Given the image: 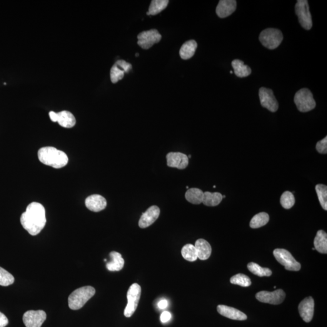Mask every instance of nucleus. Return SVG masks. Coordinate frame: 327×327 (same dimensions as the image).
Listing matches in <instances>:
<instances>
[{
	"label": "nucleus",
	"mask_w": 327,
	"mask_h": 327,
	"mask_svg": "<svg viewBox=\"0 0 327 327\" xmlns=\"http://www.w3.org/2000/svg\"><path fill=\"white\" fill-rule=\"evenodd\" d=\"M21 224L30 234L36 236L40 233L46 224V211L42 204L36 202L30 204L22 214Z\"/></svg>",
	"instance_id": "1"
},
{
	"label": "nucleus",
	"mask_w": 327,
	"mask_h": 327,
	"mask_svg": "<svg viewBox=\"0 0 327 327\" xmlns=\"http://www.w3.org/2000/svg\"><path fill=\"white\" fill-rule=\"evenodd\" d=\"M38 156L41 163L56 169L66 166L69 161L68 157L64 152L52 147H45L39 149Z\"/></svg>",
	"instance_id": "2"
},
{
	"label": "nucleus",
	"mask_w": 327,
	"mask_h": 327,
	"mask_svg": "<svg viewBox=\"0 0 327 327\" xmlns=\"http://www.w3.org/2000/svg\"><path fill=\"white\" fill-rule=\"evenodd\" d=\"M96 292V289L91 286L82 287L76 289L69 297V308L73 310L81 308L95 295Z\"/></svg>",
	"instance_id": "3"
},
{
	"label": "nucleus",
	"mask_w": 327,
	"mask_h": 327,
	"mask_svg": "<svg viewBox=\"0 0 327 327\" xmlns=\"http://www.w3.org/2000/svg\"><path fill=\"white\" fill-rule=\"evenodd\" d=\"M297 108L301 112H307L315 108L316 102L313 94L308 89H302L296 92L294 98Z\"/></svg>",
	"instance_id": "4"
},
{
	"label": "nucleus",
	"mask_w": 327,
	"mask_h": 327,
	"mask_svg": "<svg viewBox=\"0 0 327 327\" xmlns=\"http://www.w3.org/2000/svg\"><path fill=\"white\" fill-rule=\"evenodd\" d=\"M283 40V35L280 30L269 28L264 30L259 36V41L269 49L277 48Z\"/></svg>",
	"instance_id": "5"
},
{
	"label": "nucleus",
	"mask_w": 327,
	"mask_h": 327,
	"mask_svg": "<svg viewBox=\"0 0 327 327\" xmlns=\"http://www.w3.org/2000/svg\"><path fill=\"white\" fill-rule=\"evenodd\" d=\"M141 288L138 284H133L130 287L127 293V304L124 309V316L130 318L133 315L138 307L141 298Z\"/></svg>",
	"instance_id": "6"
},
{
	"label": "nucleus",
	"mask_w": 327,
	"mask_h": 327,
	"mask_svg": "<svg viewBox=\"0 0 327 327\" xmlns=\"http://www.w3.org/2000/svg\"><path fill=\"white\" fill-rule=\"evenodd\" d=\"M273 255L279 263L285 267L287 270L298 271L301 269L299 263L291 254L285 249H278L274 250Z\"/></svg>",
	"instance_id": "7"
},
{
	"label": "nucleus",
	"mask_w": 327,
	"mask_h": 327,
	"mask_svg": "<svg viewBox=\"0 0 327 327\" xmlns=\"http://www.w3.org/2000/svg\"><path fill=\"white\" fill-rule=\"evenodd\" d=\"M295 12L298 17L299 23L304 29L310 30L313 23L310 12H309L308 1L298 0L295 6Z\"/></svg>",
	"instance_id": "8"
},
{
	"label": "nucleus",
	"mask_w": 327,
	"mask_h": 327,
	"mask_svg": "<svg viewBox=\"0 0 327 327\" xmlns=\"http://www.w3.org/2000/svg\"><path fill=\"white\" fill-rule=\"evenodd\" d=\"M161 38V35L156 29H151L138 34V44L141 48L147 50L151 48L154 44L158 43Z\"/></svg>",
	"instance_id": "9"
},
{
	"label": "nucleus",
	"mask_w": 327,
	"mask_h": 327,
	"mask_svg": "<svg viewBox=\"0 0 327 327\" xmlns=\"http://www.w3.org/2000/svg\"><path fill=\"white\" fill-rule=\"evenodd\" d=\"M286 293L283 289H278L273 292L262 291L256 294V298L263 303L278 305L283 303L286 298Z\"/></svg>",
	"instance_id": "10"
},
{
	"label": "nucleus",
	"mask_w": 327,
	"mask_h": 327,
	"mask_svg": "<svg viewBox=\"0 0 327 327\" xmlns=\"http://www.w3.org/2000/svg\"><path fill=\"white\" fill-rule=\"evenodd\" d=\"M261 106L271 112L278 111L279 104L272 90L261 87L259 91Z\"/></svg>",
	"instance_id": "11"
},
{
	"label": "nucleus",
	"mask_w": 327,
	"mask_h": 327,
	"mask_svg": "<svg viewBox=\"0 0 327 327\" xmlns=\"http://www.w3.org/2000/svg\"><path fill=\"white\" fill-rule=\"evenodd\" d=\"M47 318L42 310H29L24 314L22 321L26 327H41Z\"/></svg>",
	"instance_id": "12"
},
{
	"label": "nucleus",
	"mask_w": 327,
	"mask_h": 327,
	"mask_svg": "<svg viewBox=\"0 0 327 327\" xmlns=\"http://www.w3.org/2000/svg\"><path fill=\"white\" fill-rule=\"evenodd\" d=\"M167 164L170 167L185 169L189 165V158L180 152H170L166 156Z\"/></svg>",
	"instance_id": "13"
},
{
	"label": "nucleus",
	"mask_w": 327,
	"mask_h": 327,
	"mask_svg": "<svg viewBox=\"0 0 327 327\" xmlns=\"http://www.w3.org/2000/svg\"><path fill=\"white\" fill-rule=\"evenodd\" d=\"M160 214V209L156 206L149 207L146 212L142 214L139 221V226L141 229H146L151 226L159 218Z\"/></svg>",
	"instance_id": "14"
},
{
	"label": "nucleus",
	"mask_w": 327,
	"mask_h": 327,
	"mask_svg": "<svg viewBox=\"0 0 327 327\" xmlns=\"http://www.w3.org/2000/svg\"><path fill=\"white\" fill-rule=\"evenodd\" d=\"M299 312L300 316L306 323H309L313 318L314 311V301L312 297L309 296L304 299L299 304Z\"/></svg>",
	"instance_id": "15"
},
{
	"label": "nucleus",
	"mask_w": 327,
	"mask_h": 327,
	"mask_svg": "<svg viewBox=\"0 0 327 327\" xmlns=\"http://www.w3.org/2000/svg\"><path fill=\"white\" fill-rule=\"evenodd\" d=\"M87 209L94 212L103 211L107 206L106 199L99 194H92L87 197L85 201Z\"/></svg>",
	"instance_id": "16"
},
{
	"label": "nucleus",
	"mask_w": 327,
	"mask_h": 327,
	"mask_svg": "<svg viewBox=\"0 0 327 327\" xmlns=\"http://www.w3.org/2000/svg\"><path fill=\"white\" fill-rule=\"evenodd\" d=\"M236 6L235 0H221L216 7L217 16L219 18H226L236 11Z\"/></svg>",
	"instance_id": "17"
},
{
	"label": "nucleus",
	"mask_w": 327,
	"mask_h": 327,
	"mask_svg": "<svg viewBox=\"0 0 327 327\" xmlns=\"http://www.w3.org/2000/svg\"><path fill=\"white\" fill-rule=\"evenodd\" d=\"M217 310L221 315L233 320L245 321L247 319L245 313L233 307L219 305L217 307Z\"/></svg>",
	"instance_id": "18"
},
{
	"label": "nucleus",
	"mask_w": 327,
	"mask_h": 327,
	"mask_svg": "<svg viewBox=\"0 0 327 327\" xmlns=\"http://www.w3.org/2000/svg\"><path fill=\"white\" fill-rule=\"evenodd\" d=\"M195 248L198 254V258L201 260H207L212 253L211 244L204 239H199L196 241Z\"/></svg>",
	"instance_id": "19"
},
{
	"label": "nucleus",
	"mask_w": 327,
	"mask_h": 327,
	"mask_svg": "<svg viewBox=\"0 0 327 327\" xmlns=\"http://www.w3.org/2000/svg\"><path fill=\"white\" fill-rule=\"evenodd\" d=\"M111 261L106 264V267L111 271H118L123 269L124 260L120 253L116 251H112L110 253Z\"/></svg>",
	"instance_id": "20"
},
{
	"label": "nucleus",
	"mask_w": 327,
	"mask_h": 327,
	"mask_svg": "<svg viewBox=\"0 0 327 327\" xmlns=\"http://www.w3.org/2000/svg\"><path fill=\"white\" fill-rule=\"evenodd\" d=\"M64 128H72L76 124L74 115L69 111H64L57 113V121Z\"/></svg>",
	"instance_id": "21"
},
{
	"label": "nucleus",
	"mask_w": 327,
	"mask_h": 327,
	"mask_svg": "<svg viewBox=\"0 0 327 327\" xmlns=\"http://www.w3.org/2000/svg\"><path fill=\"white\" fill-rule=\"evenodd\" d=\"M198 44L194 40H189L185 42L179 51V56L184 60L191 58L195 53Z\"/></svg>",
	"instance_id": "22"
},
{
	"label": "nucleus",
	"mask_w": 327,
	"mask_h": 327,
	"mask_svg": "<svg viewBox=\"0 0 327 327\" xmlns=\"http://www.w3.org/2000/svg\"><path fill=\"white\" fill-rule=\"evenodd\" d=\"M314 249L319 253H327V234L324 231H319L314 241Z\"/></svg>",
	"instance_id": "23"
},
{
	"label": "nucleus",
	"mask_w": 327,
	"mask_h": 327,
	"mask_svg": "<svg viewBox=\"0 0 327 327\" xmlns=\"http://www.w3.org/2000/svg\"><path fill=\"white\" fill-rule=\"evenodd\" d=\"M231 65L234 69V74L239 78L248 77L251 73L250 67L244 64V62L239 59H234L231 62Z\"/></svg>",
	"instance_id": "24"
},
{
	"label": "nucleus",
	"mask_w": 327,
	"mask_h": 327,
	"mask_svg": "<svg viewBox=\"0 0 327 327\" xmlns=\"http://www.w3.org/2000/svg\"><path fill=\"white\" fill-rule=\"evenodd\" d=\"M187 201L193 204L203 203L204 192L201 189L192 188L188 189L186 194Z\"/></svg>",
	"instance_id": "25"
},
{
	"label": "nucleus",
	"mask_w": 327,
	"mask_h": 327,
	"mask_svg": "<svg viewBox=\"0 0 327 327\" xmlns=\"http://www.w3.org/2000/svg\"><path fill=\"white\" fill-rule=\"evenodd\" d=\"M223 199V195L218 192L211 193V192H204L203 203L205 206L214 207L218 206Z\"/></svg>",
	"instance_id": "26"
},
{
	"label": "nucleus",
	"mask_w": 327,
	"mask_h": 327,
	"mask_svg": "<svg viewBox=\"0 0 327 327\" xmlns=\"http://www.w3.org/2000/svg\"><path fill=\"white\" fill-rule=\"evenodd\" d=\"M269 217L268 214L265 212H261L256 214L255 216L251 219L250 226L252 229H258L260 227L266 226L269 223Z\"/></svg>",
	"instance_id": "27"
},
{
	"label": "nucleus",
	"mask_w": 327,
	"mask_h": 327,
	"mask_svg": "<svg viewBox=\"0 0 327 327\" xmlns=\"http://www.w3.org/2000/svg\"><path fill=\"white\" fill-rule=\"evenodd\" d=\"M168 0H153L152 1L149 8V12L151 16H156L164 11L168 6Z\"/></svg>",
	"instance_id": "28"
},
{
	"label": "nucleus",
	"mask_w": 327,
	"mask_h": 327,
	"mask_svg": "<svg viewBox=\"0 0 327 327\" xmlns=\"http://www.w3.org/2000/svg\"><path fill=\"white\" fill-rule=\"evenodd\" d=\"M182 256L186 260L189 262H194L198 259V254H197L195 247L192 244H186L182 249Z\"/></svg>",
	"instance_id": "29"
},
{
	"label": "nucleus",
	"mask_w": 327,
	"mask_h": 327,
	"mask_svg": "<svg viewBox=\"0 0 327 327\" xmlns=\"http://www.w3.org/2000/svg\"><path fill=\"white\" fill-rule=\"evenodd\" d=\"M247 268H248L249 271H251L252 273L259 277L270 276L272 274V271L270 269L263 268V267L259 266L256 263H249L247 265Z\"/></svg>",
	"instance_id": "30"
},
{
	"label": "nucleus",
	"mask_w": 327,
	"mask_h": 327,
	"mask_svg": "<svg viewBox=\"0 0 327 327\" xmlns=\"http://www.w3.org/2000/svg\"><path fill=\"white\" fill-rule=\"evenodd\" d=\"M316 191L319 203L324 210L327 211V187L326 185L318 184L316 186Z\"/></svg>",
	"instance_id": "31"
},
{
	"label": "nucleus",
	"mask_w": 327,
	"mask_h": 327,
	"mask_svg": "<svg viewBox=\"0 0 327 327\" xmlns=\"http://www.w3.org/2000/svg\"><path fill=\"white\" fill-rule=\"evenodd\" d=\"M231 283L234 285H238L243 287H247L251 286V281L248 276L244 274H237L232 276L231 279Z\"/></svg>",
	"instance_id": "32"
},
{
	"label": "nucleus",
	"mask_w": 327,
	"mask_h": 327,
	"mask_svg": "<svg viewBox=\"0 0 327 327\" xmlns=\"http://www.w3.org/2000/svg\"><path fill=\"white\" fill-rule=\"evenodd\" d=\"M281 206L286 209H291L295 203V198L293 194L290 192L286 191L284 192L281 197Z\"/></svg>",
	"instance_id": "33"
},
{
	"label": "nucleus",
	"mask_w": 327,
	"mask_h": 327,
	"mask_svg": "<svg viewBox=\"0 0 327 327\" xmlns=\"http://www.w3.org/2000/svg\"><path fill=\"white\" fill-rule=\"evenodd\" d=\"M14 281V277L11 273L0 267V286H9L13 284Z\"/></svg>",
	"instance_id": "34"
},
{
	"label": "nucleus",
	"mask_w": 327,
	"mask_h": 327,
	"mask_svg": "<svg viewBox=\"0 0 327 327\" xmlns=\"http://www.w3.org/2000/svg\"><path fill=\"white\" fill-rule=\"evenodd\" d=\"M124 72L115 64L112 66L111 70V79L112 83H116L119 80H121L124 77Z\"/></svg>",
	"instance_id": "35"
},
{
	"label": "nucleus",
	"mask_w": 327,
	"mask_h": 327,
	"mask_svg": "<svg viewBox=\"0 0 327 327\" xmlns=\"http://www.w3.org/2000/svg\"><path fill=\"white\" fill-rule=\"evenodd\" d=\"M316 148L319 154H327V137L326 136L321 141L318 142Z\"/></svg>",
	"instance_id": "36"
},
{
	"label": "nucleus",
	"mask_w": 327,
	"mask_h": 327,
	"mask_svg": "<svg viewBox=\"0 0 327 327\" xmlns=\"http://www.w3.org/2000/svg\"><path fill=\"white\" fill-rule=\"evenodd\" d=\"M115 64L121 70H123V71L124 72V73H129V72L131 71V70L132 69V64L124 60L117 61L115 62Z\"/></svg>",
	"instance_id": "37"
},
{
	"label": "nucleus",
	"mask_w": 327,
	"mask_h": 327,
	"mask_svg": "<svg viewBox=\"0 0 327 327\" xmlns=\"http://www.w3.org/2000/svg\"><path fill=\"white\" fill-rule=\"evenodd\" d=\"M172 318V315L171 313L169 311H164L163 313H162L160 319L161 321L163 323H167V322H169L171 320Z\"/></svg>",
	"instance_id": "38"
},
{
	"label": "nucleus",
	"mask_w": 327,
	"mask_h": 327,
	"mask_svg": "<svg viewBox=\"0 0 327 327\" xmlns=\"http://www.w3.org/2000/svg\"><path fill=\"white\" fill-rule=\"evenodd\" d=\"M9 323L8 319L3 313L0 312V327H5Z\"/></svg>",
	"instance_id": "39"
},
{
	"label": "nucleus",
	"mask_w": 327,
	"mask_h": 327,
	"mask_svg": "<svg viewBox=\"0 0 327 327\" xmlns=\"http://www.w3.org/2000/svg\"><path fill=\"white\" fill-rule=\"evenodd\" d=\"M158 307L159 309H166L168 307V301L166 299H162V300L159 302Z\"/></svg>",
	"instance_id": "40"
},
{
	"label": "nucleus",
	"mask_w": 327,
	"mask_h": 327,
	"mask_svg": "<svg viewBox=\"0 0 327 327\" xmlns=\"http://www.w3.org/2000/svg\"><path fill=\"white\" fill-rule=\"evenodd\" d=\"M49 117L51 118V121L53 122L57 121V113L56 112L51 111L49 112Z\"/></svg>",
	"instance_id": "41"
},
{
	"label": "nucleus",
	"mask_w": 327,
	"mask_h": 327,
	"mask_svg": "<svg viewBox=\"0 0 327 327\" xmlns=\"http://www.w3.org/2000/svg\"><path fill=\"white\" fill-rule=\"evenodd\" d=\"M146 14L147 15V16H151V14H150L149 12H147Z\"/></svg>",
	"instance_id": "42"
},
{
	"label": "nucleus",
	"mask_w": 327,
	"mask_h": 327,
	"mask_svg": "<svg viewBox=\"0 0 327 327\" xmlns=\"http://www.w3.org/2000/svg\"><path fill=\"white\" fill-rule=\"evenodd\" d=\"M139 56V54H136V57H138Z\"/></svg>",
	"instance_id": "43"
},
{
	"label": "nucleus",
	"mask_w": 327,
	"mask_h": 327,
	"mask_svg": "<svg viewBox=\"0 0 327 327\" xmlns=\"http://www.w3.org/2000/svg\"><path fill=\"white\" fill-rule=\"evenodd\" d=\"M188 158H191V154H190V155H189Z\"/></svg>",
	"instance_id": "44"
},
{
	"label": "nucleus",
	"mask_w": 327,
	"mask_h": 327,
	"mask_svg": "<svg viewBox=\"0 0 327 327\" xmlns=\"http://www.w3.org/2000/svg\"><path fill=\"white\" fill-rule=\"evenodd\" d=\"M230 73H231V74H233V72L231 71V72H230Z\"/></svg>",
	"instance_id": "45"
},
{
	"label": "nucleus",
	"mask_w": 327,
	"mask_h": 327,
	"mask_svg": "<svg viewBox=\"0 0 327 327\" xmlns=\"http://www.w3.org/2000/svg\"><path fill=\"white\" fill-rule=\"evenodd\" d=\"M186 189H189V186H187V187H186Z\"/></svg>",
	"instance_id": "46"
}]
</instances>
